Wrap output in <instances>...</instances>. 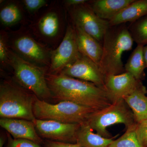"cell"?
Segmentation results:
<instances>
[{
  "instance_id": "3957f363",
  "label": "cell",
  "mask_w": 147,
  "mask_h": 147,
  "mask_svg": "<svg viewBox=\"0 0 147 147\" xmlns=\"http://www.w3.org/2000/svg\"><path fill=\"white\" fill-rule=\"evenodd\" d=\"M66 23L64 9L57 1L36 15L28 28L38 41L54 50L65 36L67 25Z\"/></svg>"
},
{
  "instance_id": "4dcf8cb0",
  "label": "cell",
  "mask_w": 147,
  "mask_h": 147,
  "mask_svg": "<svg viewBox=\"0 0 147 147\" xmlns=\"http://www.w3.org/2000/svg\"><path fill=\"white\" fill-rule=\"evenodd\" d=\"M4 139L3 137H1L0 139V147H3L4 143Z\"/></svg>"
},
{
  "instance_id": "f546056e",
  "label": "cell",
  "mask_w": 147,
  "mask_h": 147,
  "mask_svg": "<svg viewBox=\"0 0 147 147\" xmlns=\"http://www.w3.org/2000/svg\"><path fill=\"white\" fill-rule=\"evenodd\" d=\"M144 58L145 63H146V67H147V44L146 46L144 47Z\"/></svg>"
},
{
  "instance_id": "ac0fdd59",
  "label": "cell",
  "mask_w": 147,
  "mask_h": 147,
  "mask_svg": "<svg viewBox=\"0 0 147 147\" xmlns=\"http://www.w3.org/2000/svg\"><path fill=\"white\" fill-rule=\"evenodd\" d=\"M24 6L21 2H4L0 9V21L3 26L10 27L25 21Z\"/></svg>"
},
{
  "instance_id": "277c9868",
  "label": "cell",
  "mask_w": 147,
  "mask_h": 147,
  "mask_svg": "<svg viewBox=\"0 0 147 147\" xmlns=\"http://www.w3.org/2000/svg\"><path fill=\"white\" fill-rule=\"evenodd\" d=\"M36 96L18 84L9 80L0 85V116L33 121L34 105Z\"/></svg>"
},
{
  "instance_id": "83f0119b",
  "label": "cell",
  "mask_w": 147,
  "mask_h": 147,
  "mask_svg": "<svg viewBox=\"0 0 147 147\" xmlns=\"http://www.w3.org/2000/svg\"><path fill=\"white\" fill-rule=\"evenodd\" d=\"M47 147H81L78 144L75 143H66L63 142H54L47 140L45 142Z\"/></svg>"
},
{
  "instance_id": "6da1fadb",
  "label": "cell",
  "mask_w": 147,
  "mask_h": 147,
  "mask_svg": "<svg viewBox=\"0 0 147 147\" xmlns=\"http://www.w3.org/2000/svg\"><path fill=\"white\" fill-rule=\"evenodd\" d=\"M47 85L52 97L99 110L113 102L102 88L90 82L61 74H47Z\"/></svg>"
},
{
  "instance_id": "7402d4cb",
  "label": "cell",
  "mask_w": 147,
  "mask_h": 147,
  "mask_svg": "<svg viewBox=\"0 0 147 147\" xmlns=\"http://www.w3.org/2000/svg\"><path fill=\"white\" fill-rule=\"evenodd\" d=\"M128 28L131 38L137 45H147V15L131 23Z\"/></svg>"
},
{
  "instance_id": "5bb4252c",
  "label": "cell",
  "mask_w": 147,
  "mask_h": 147,
  "mask_svg": "<svg viewBox=\"0 0 147 147\" xmlns=\"http://www.w3.org/2000/svg\"><path fill=\"white\" fill-rule=\"evenodd\" d=\"M0 125L5 129L13 139H26L39 144L42 140L37 132L32 121L18 119L2 118Z\"/></svg>"
},
{
  "instance_id": "30bf717a",
  "label": "cell",
  "mask_w": 147,
  "mask_h": 147,
  "mask_svg": "<svg viewBox=\"0 0 147 147\" xmlns=\"http://www.w3.org/2000/svg\"><path fill=\"white\" fill-rule=\"evenodd\" d=\"M79 54L75 26L72 23H68L63 39L57 48L52 50L47 73H61L75 61Z\"/></svg>"
},
{
  "instance_id": "2e32d148",
  "label": "cell",
  "mask_w": 147,
  "mask_h": 147,
  "mask_svg": "<svg viewBox=\"0 0 147 147\" xmlns=\"http://www.w3.org/2000/svg\"><path fill=\"white\" fill-rule=\"evenodd\" d=\"M134 0H94L88 3L99 18L109 21Z\"/></svg>"
},
{
  "instance_id": "603a6c76",
  "label": "cell",
  "mask_w": 147,
  "mask_h": 147,
  "mask_svg": "<svg viewBox=\"0 0 147 147\" xmlns=\"http://www.w3.org/2000/svg\"><path fill=\"white\" fill-rule=\"evenodd\" d=\"M135 125L127 129L125 132L117 139H114L108 147H142L136 136Z\"/></svg>"
},
{
  "instance_id": "52a82bcc",
  "label": "cell",
  "mask_w": 147,
  "mask_h": 147,
  "mask_svg": "<svg viewBox=\"0 0 147 147\" xmlns=\"http://www.w3.org/2000/svg\"><path fill=\"white\" fill-rule=\"evenodd\" d=\"M96 110L68 101L51 104L38 98L33 107L34 114L37 119L79 124L87 122L92 113Z\"/></svg>"
},
{
  "instance_id": "8992f818",
  "label": "cell",
  "mask_w": 147,
  "mask_h": 147,
  "mask_svg": "<svg viewBox=\"0 0 147 147\" xmlns=\"http://www.w3.org/2000/svg\"><path fill=\"white\" fill-rule=\"evenodd\" d=\"M7 34L9 47L13 53L27 61L49 69L53 50L38 41L28 28L22 26Z\"/></svg>"
},
{
  "instance_id": "7c38bea8",
  "label": "cell",
  "mask_w": 147,
  "mask_h": 147,
  "mask_svg": "<svg viewBox=\"0 0 147 147\" xmlns=\"http://www.w3.org/2000/svg\"><path fill=\"white\" fill-rule=\"evenodd\" d=\"M59 74L90 82L104 89L105 75L96 63L81 53L74 63Z\"/></svg>"
},
{
  "instance_id": "ffe728a7",
  "label": "cell",
  "mask_w": 147,
  "mask_h": 147,
  "mask_svg": "<svg viewBox=\"0 0 147 147\" xmlns=\"http://www.w3.org/2000/svg\"><path fill=\"white\" fill-rule=\"evenodd\" d=\"M147 93L144 86L123 99L133 112L137 123L147 119Z\"/></svg>"
},
{
  "instance_id": "9c48e42d",
  "label": "cell",
  "mask_w": 147,
  "mask_h": 147,
  "mask_svg": "<svg viewBox=\"0 0 147 147\" xmlns=\"http://www.w3.org/2000/svg\"><path fill=\"white\" fill-rule=\"evenodd\" d=\"M88 2L66 9L72 24L81 28L102 45L104 34L110 26L109 21L99 18Z\"/></svg>"
},
{
  "instance_id": "5b68a950",
  "label": "cell",
  "mask_w": 147,
  "mask_h": 147,
  "mask_svg": "<svg viewBox=\"0 0 147 147\" xmlns=\"http://www.w3.org/2000/svg\"><path fill=\"white\" fill-rule=\"evenodd\" d=\"M9 60V67L17 84L40 100H45L52 97L46 78L48 68L27 61L10 49Z\"/></svg>"
},
{
  "instance_id": "8fae6325",
  "label": "cell",
  "mask_w": 147,
  "mask_h": 147,
  "mask_svg": "<svg viewBox=\"0 0 147 147\" xmlns=\"http://www.w3.org/2000/svg\"><path fill=\"white\" fill-rule=\"evenodd\" d=\"M33 122L38 135L47 140L76 143V136L81 124L37 119Z\"/></svg>"
},
{
  "instance_id": "44dd1931",
  "label": "cell",
  "mask_w": 147,
  "mask_h": 147,
  "mask_svg": "<svg viewBox=\"0 0 147 147\" xmlns=\"http://www.w3.org/2000/svg\"><path fill=\"white\" fill-rule=\"evenodd\" d=\"M144 45H137L129 56L124 68L137 80L142 81L145 78V69L146 67L144 56Z\"/></svg>"
},
{
  "instance_id": "9a60e30c",
  "label": "cell",
  "mask_w": 147,
  "mask_h": 147,
  "mask_svg": "<svg viewBox=\"0 0 147 147\" xmlns=\"http://www.w3.org/2000/svg\"><path fill=\"white\" fill-rule=\"evenodd\" d=\"M74 26L79 53L88 58L99 66L102 53L101 43L81 28L77 26Z\"/></svg>"
},
{
  "instance_id": "d6986e66",
  "label": "cell",
  "mask_w": 147,
  "mask_h": 147,
  "mask_svg": "<svg viewBox=\"0 0 147 147\" xmlns=\"http://www.w3.org/2000/svg\"><path fill=\"white\" fill-rule=\"evenodd\" d=\"M115 137L105 138L95 133L87 122L80 125L76 144L81 147H108Z\"/></svg>"
},
{
  "instance_id": "4316f807",
  "label": "cell",
  "mask_w": 147,
  "mask_h": 147,
  "mask_svg": "<svg viewBox=\"0 0 147 147\" xmlns=\"http://www.w3.org/2000/svg\"><path fill=\"white\" fill-rule=\"evenodd\" d=\"M7 147H41L35 142L26 139H12L9 137Z\"/></svg>"
},
{
  "instance_id": "d4e9b609",
  "label": "cell",
  "mask_w": 147,
  "mask_h": 147,
  "mask_svg": "<svg viewBox=\"0 0 147 147\" xmlns=\"http://www.w3.org/2000/svg\"><path fill=\"white\" fill-rule=\"evenodd\" d=\"M24 9L30 14H34L41 8L47 6L46 0H23L21 1Z\"/></svg>"
},
{
  "instance_id": "ba28073f",
  "label": "cell",
  "mask_w": 147,
  "mask_h": 147,
  "mask_svg": "<svg viewBox=\"0 0 147 147\" xmlns=\"http://www.w3.org/2000/svg\"><path fill=\"white\" fill-rule=\"evenodd\" d=\"M87 122L96 133L107 138H112L107 130L108 127L116 124H123L127 129L137 123L133 112L123 99L95 111Z\"/></svg>"
},
{
  "instance_id": "f1b7e54d",
  "label": "cell",
  "mask_w": 147,
  "mask_h": 147,
  "mask_svg": "<svg viewBox=\"0 0 147 147\" xmlns=\"http://www.w3.org/2000/svg\"><path fill=\"white\" fill-rule=\"evenodd\" d=\"M88 1L86 0H65L63 1L62 3L64 7L66 9H67L80 5L84 4Z\"/></svg>"
},
{
  "instance_id": "cb8c5ba5",
  "label": "cell",
  "mask_w": 147,
  "mask_h": 147,
  "mask_svg": "<svg viewBox=\"0 0 147 147\" xmlns=\"http://www.w3.org/2000/svg\"><path fill=\"white\" fill-rule=\"evenodd\" d=\"M9 50L7 32L4 30L0 32V63L1 67H9Z\"/></svg>"
},
{
  "instance_id": "7a4b0ae2",
  "label": "cell",
  "mask_w": 147,
  "mask_h": 147,
  "mask_svg": "<svg viewBox=\"0 0 147 147\" xmlns=\"http://www.w3.org/2000/svg\"><path fill=\"white\" fill-rule=\"evenodd\" d=\"M134 40L125 24L110 26L102 40L99 67L105 77L125 72L122 61L124 52L132 49Z\"/></svg>"
},
{
  "instance_id": "e0dca14e",
  "label": "cell",
  "mask_w": 147,
  "mask_h": 147,
  "mask_svg": "<svg viewBox=\"0 0 147 147\" xmlns=\"http://www.w3.org/2000/svg\"><path fill=\"white\" fill-rule=\"evenodd\" d=\"M147 15V0H134L109 21L110 26L137 21Z\"/></svg>"
},
{
  "instance_id": "4fadbf2b",
  "label": "cell",
  "mask_w": 147,
  "mask_h": 147,
  "mask_svg": "<svg viewBox=\"0 0 147 147\" xmlns=\"http://www.w3.org/2000/svg\"><path fill=\"white\" fill-rule=\"evenodd\" d=\"M144 86L142 81L137 80L130 74L125 72L106 76L104 90L113 102L123 99Z\"/></svg>"
},
{
  "instance_id": "484cf974",
  "label": "cell",
  "mask_w": 147,
  "mask_h": 147,
  "mask_svg": "<svg viewBox=\"0 0 147 147\" xmlns=\"http://www.w3.org/2000/svg\"><path fill=\"white\" fill-rule=\"evenodd\" d=\"M135 131L141 146L147 147V119L136 123Z\"/></svg>"
}]
</instances>
